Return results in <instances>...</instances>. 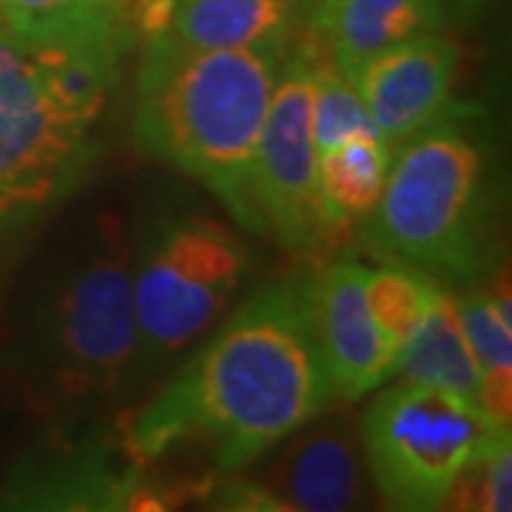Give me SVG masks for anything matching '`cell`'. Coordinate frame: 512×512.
Listing matches in <instances>:
<instances>
[{"instance_id": "obj_1", "label": "cell", "mask_w": 512, "mask_h": 512, "mask_svg": "<svg viewBox=\"0 0 512 512\" xmlns=\"http://www.w3.org/2000/svg\"><path fill=\"white\" fill-rule=\"evenodd\" d=\"M333 396L308 282H276L248 299L131 419L126 456L151 461L197 439L214 450L222 473H237L319 419Z\"/></svg>"}, {"instance_id": "obj_2", "label": "cell", "mask_w": 512, "mask_h": 512, "mask_svg": "<svg viewBox=\"0 0 512 512\" xmlns=\"http://www.w3.org/2000/svg\"><path fill=\"white\" fill-rule=\"evenodd\" d=\"M279 72V52L194 49L160 32L146 40L137 74L140 148L211 188L251 231H265L254 160Z\"/></svg>"}, {"instance_id": "obj_3", "label": "cell", "mask_w": 512, "mask_h": 512, "mask_svg": "<svg viewBox=\"0 0 512 512\" xmlns=\"http://www.w3.org/2000/svg\"><path fill=\"white\" fill-rule=\"evenodd\" d=\"M370 217V239L384 254L427 274L473 279L487 256L481 148L450 123L413 134Z\"/></svg>"}, {"instance_id": "obj_4", "label": "cell", "mask_w": 512, "mask_h": 512, "mask_svg": "<svg viewBox=\"0 0 512 512\" xmlns=\"http://www.w3.org/2000/svg\"><path fill=\"white\" fill-rule=\"evenodd\" d=\"M131 268L134 245L106 228L60 279L46 313V359L63 402L114 399L146 373Z\"/></svg>"}, {"instance_id": "obj_5", "label": "cell", "mask_w": 512, "mask_h": 512, "mask_svg": "<svg viewBox=\"0 0 512 512\" xmlns=\"http://www.w3.org/2000/svg\"><path fill=\"white\" fill-rule=\"evenodd\" d=\"M504 433L476 402L407 379L379 390L359 421L370 481L402 512L444 510L461 467Z\"/></svg>"}, {"instance_id": "obj_6", "label": "cell", "mask_w": 512, "mask_h": 512, "mask_svg": "<svg viewBox=\"0 0 512 512\" xmlns=\"http://www.w3.org/2000/svg\"><path fill=\"white\" fill-rule=\"evenodd\" d=\"M248 268V248L222 222L174 217L134 245V316L143 370L191 348L231 305Z\"/></svg>"}, {"instance_id": "obj_7", "label": "cell", "mask_w": 512, "mask_h": 512, "mask_svg": "<svg viewBox=\"0 0 512 512\" xmlns=\"http://www.w3.org/2000/svg\"><path fill=\"white\" fill-rule=\"evenodd\" d=\"M92 160V126L46 92L23 40L0 23V237L63 202Z\"/></svg>"}, {"instance_id": "obj_8", "label": "cell", "mask_w": 512, "mask_h": 512, "mask_svg": "<svg viewBox=\"0 0 512 512\" xmlns=\"http://www.w3.org/2000/svg\"><path fill=\"white\" fill-rule=\"evenodd\" d=\"M254 200L262 225L296 254L319 251L330 228L311 134V63L296 57L276 80L254 160Z\"/></svg>"}, {"instance_id": "obj_9", "label": "cell", "mask_w": 512, "mask_h": 512, "mask_svg": "<svg viewBox=\"0 0 512 512\" xmlns=\"http://www.w3.org/2000/svg\"><path fill=\"white\" fill-rule=\"evenodd\" d=\"M254 484L279 504V512H342L370 498L362 441L342 419H313L268 450Z\"/></svg>"}, {"instance_id": "obj_10", "label": "cell", "mask_w": 512, "mask_h": 512, "mask_svg": "<svg viewBox=\"0 0 512 512\" xmlns=\"http://www.w3.org/2000/svg\"><path fill=\"white\" fill-rule=\"evenodd\" d=\"M319 353L333 393L359 402L396 379L399 353L384 339L365 299V265L333 262L308 282Z\"/></svg>"}, {"instance_id": "obj_11", "label": "cell", "mask_w": 512, "mask_h": 512, "mask_svg": "<svg viewBox=\"0 0 512 512\" xmlns=\"http://www.w3.org/2000/svg\"><path fill=\"white\" fill-rule=\"evenodd\" d=\"M456 69V46L436 32H424L365 60L350 74V83L379 134L399 146L439 120Z\"/></svg>"}, {"instance_id": "obj_12", "label": "cell", "mask_w": 512, "mask_h": 512, "mask_svg": "<svg viewBox=\"0 0 512 512\" xmlns=\"http://www.w3.org/2000/svg\"><path fill=\"white\" fill-rule=\"evenodd\" d=\"M12 498L37 510H157L168 495L154 490L137 464L123 467L103 453L72 450L20 478Z\"/></svg>"}, {"instance_id": "obj_13", "label": "cell", "mask_w": 512, "mask_h": 512, "mask_svg": "<svg viewBox=\"0 0 512 512\" xmlns=\"http://www.w3.org/2000/svg\"><path fill=\"white\" fill-rule=\"evenodd\" d=\"M441 20V0H319L311 12V32L328 66L350 77L384 49L436 32Z\"/></svg>"}, {"instance_id": "obj_14", "label": "cell", "mask_w": 512, "mask_h": 512, "mask_svg": "<svg viewBox=\"0 0 512 512\" xmlns=\"http://www.w3.org/2000/svg\"><path fill=\"white\" fill-rule=\"evenodd\" d=\"M302 18V0H177L163 32L194 49L282 52Z\"/></svg>"}, {"instance_id": "obj_15", "label": "cell", "mask_w": 512, "mask_h": 512, "mask_svg": "<svg viewBox=\"0 0 512 512\" xmlns=\"http://www.w3.org/2000/svg\"><path fill=\"white\" fill-rule=\"evenodd\" d=\"M396 143L379 134H359L316 154V183L330 228H348L370 217L382 197Z\"/></svg>"}, {"instance_id": "obj_16", "label": "cell", "mask_w": 512, "mask_h": 512, "mask_svg": "<svg viewBox=\"0 0 512 512\" xmlns=\"http://www.w3.org/2000/svg\"><path fill=\"white\" fill-rule=\"evenodd\" d=\"M458 322L478 367L476 404L495 427L510 430L512 419V313L510 291L456 299Z\"/></svg>"}, {"instance_id": "obj_17", "label": "cell", "mask_w": 512, "mask_h": 512, "mask_svg": "<svg viewBox=\"0 0 512 512\" xmlns=\"http://www.w3.org/2000/svg\"><path fill=\"white\" fill-rule=\"evenodd\" d=\"M396 376L407 382L433 384L476 402L478 367L458 322L456 296L441 288L433 291L419 330L399 350Z\"/></svg>"}, {"instance_id": "obj_18", "label": "cell", "mask_w": 512, "mask_h": 512, "mask_svg": "<svg viewBox=\"0 0 512 512\" xmlns=\"http://www.w3.org/2000/svg\"><path fill=\"white\" fill-rule=\"evenodd\" d=\"M117 20L137 26L134 0H0V23L26 43Z\"/></svg>"}, {"instance_id": "obj_19", "label": "cell", "mask_w": 512, "mask_h": 512, "mask_svg": "<svg viewBox=\"0 0 512 512\" xmlns=\"http://www.w3.org/2000/svg\"><path fill=\"white\" fill-rule=\"evenodd\" d=\"M436 285L407 268H365V299L384 339L399 350L419 330Z\"/></svg>"}, {"instance_id": "obj_20", "label": "cell", "mask_w": 512, "mask_h": 512, "mask_svg": "<svg viewBox=\"0 0 512 512\" xmlns=\"http://www.w3.org/2000/svg\"><path fill=\"white\" fill-rule=\"evenodd\" d=\"M311 134L316 154L359 134H379L350 77L333 66L311 63Z\"/></svg>"}, {"instance_id": "obj_21", "label": "cell", "mask_w": 512, "mask_h": 512, "mask_svg": "<svg viewBox=\"0 0 512 512\" xmlns=\"http://www.w3.org/2000/svg\"><path fill=\"white\" fill-rule=\"evenodd\" d=\"M512 450L510 433L493 439L470 458L453 481L444 510L510 512Z\"/></svg>"}, {"instance_id": "obj_22", "label": "cell", "mask_w": 512, "mask_h": 512, "mask_svg": "<svg viewBox=\"0 0 512 512\" xmlns=\"http://www.w3.org/2000/svg\"><path fill=\"white\" fill-rule=\"evenodd\" d=\"M461 6H476V3H481V0H458Z\"/></svg>"}]
</instances>
